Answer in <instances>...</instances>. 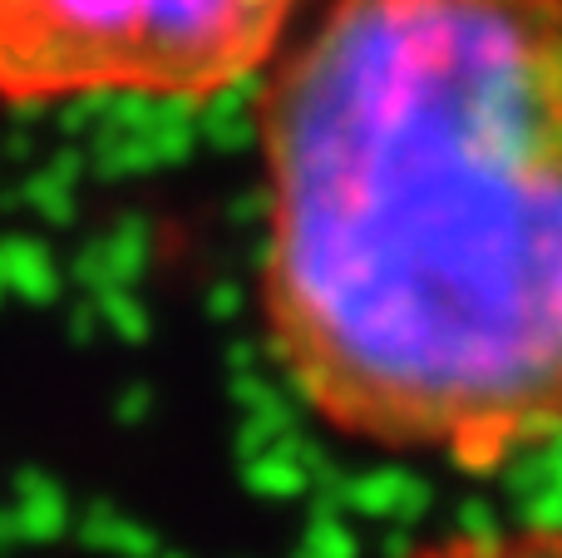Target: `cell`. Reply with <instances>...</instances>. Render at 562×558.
<instances>
[{"instance_id": "1", "label": "cell", "mask_w": 562, "mask_h": 558, "mask_svg": "<svg viewBox=\"0 0 562 558\" xmlns=\"http://www.w3.org/2000/svg\"><path fill=\"white\" fill-rule=\"evenodd\" d=\"M262 326L346 445L562 440V0H330L262 94Z\"/></svg>"}, {"instance_id": "2", "label": "cell", "mask_w": 562, "mask_h": 558, "mask_svg": "<svg viewBox=\"0 0 562 558\" xmlns=\"http://www.w3.org/2000/svg\"><path fill=\"white\" fill-rule=\"evenodd\" d=\"M306 0H0V104H203L281 55Z\"/></svg>"}, {"instance_id": "3", "label": "cell", "mask_w": 562, "mask_h": 558, "mask_svg": "<svg viewBox=\"0 0 562 558\" xmlns=\"http://www.w3.org/2000/svg\"><path fill=\"white\" fill-rule=\"evenodd\" d=\"M405 558H562V524L504 534H454V539H435Z\"/></svg>"}]
</instances>
